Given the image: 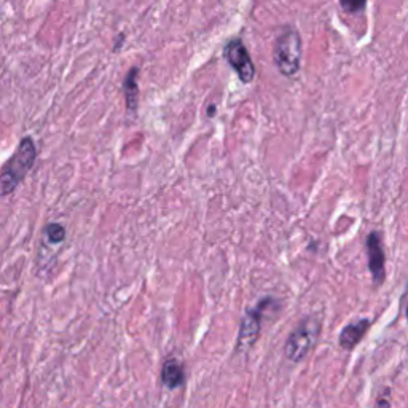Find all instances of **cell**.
<instances>
[{"label": "cell", "instance_id": "obj_1", "mask_svg": "<svg viewBox=\"0 0 408 408\" xmlns=\"http://www.w3.org/2000/svg\"><path fill=\"white\" fill-rule=\"evenodd\" d=\"M35 161V145L31 139H24L19 144L16 153L13 155L10 163L5 166L4 174L0 176V195L6 197L16 189L18 184L26 177V174Z\"/></svg>", "mask_w": 408, "mask_h": 408}, {"label": "cell", "instance_id": "obj_2", "mask_svg": "<svg viewBox=\"0 0 408 408\" xmlns=\"http://www.w3.org/2000/svg\"><path fill=\"white\" fill-rule=\"evenodd\" d=\"M275 64L282 75H295L302 62V38L295 29H286L276 38Z\"/></svg>", "mask_w": 408, "mask_h": 408}, {"label": "cell", "instance_id": "obj_3", "mask_svg": "<svg viewBox=\"0 0 408 408\" xmlns=\"http://www.w3.org/2000/svg\"><path fill=\"white\" fill-rule=\"evenodd\" d=\"M321 330V322L316 317H307L287 338L284 354L292 362H300L314 346Z\"/></svg>", "mask_w": 408, "mask_h": 408}, {"label": "cell", "instance_id": "obj_4", "mask_svg": "<svg viewBox=\"0 0 408 408\" xmlns=\"http://www.w3.org/2000/svg\"><path fill=\"white\" fill-rule=\"evenodd\" d=\"M224 56H225L226 62H228L230 66L236 70L239 80H241L243 83H250L252 80H254L255 67L249 56V51L244 47L243 40H239V38H233V40L226 43L224 48Z\"/></svg>", "mask_w": 408, "mask_h": 408}, {"label": "cell", "instance_id": "obj_5", "mask_svg": "<svg viewBox=\"0 0 408 408\" xmlns=\"http://www.w3.org/2000/svg\"><path fill=\"white\" fill-rule=\"evenodd\" d=\"M270 302L271 299H265L258 303L257 308L248 311V314H246L241 324V332H239L238 336V349H241L243 351V349H248L254 345L255 340L258 338V335H260L262 313Z\"/></svg>", "mask_w": 408, "mask_h": 408}, {"label": "cell", "instance_id": "obj_6", "mask_svg": "<svg viewBox=\"0 0 408 408\" xmlns=\"http://www.w3.org/2000/svg\"><path fill=\"white\" fill-rule=\"evenodd\" d=\"M365 249L368 255V268L373 276V281L381 284L385 281V249L381 243L380 233L372 231L365 241Z\"/></svg>", "mask_w": 408, "mask_h": 408}, {"label": "cell", "instance_id": "obj_7", "mask_svg": "<svg viewBox=\"0 0 408 408\" xmlns=\"http://www.w3.org/2000/svg\"><path fill=\"white\" fill-rule=\"evenodd\" d=\"M372 322L368 319H359L353 324H349L343 332L340 333V345L346 351H351L353 348H355L360 343V340L364 338V335L367 333V330L370 329Z\"/></svg>", "mask_w": 408, "mask_h": 408}, {"label": "cell", "instance_id": "obj_8", "mask_svg": "<svg viewBox=\"0 0 408 408\" xmlns=\"http://www.w3.org/2000/svg\"><path fill=\"white\" fill-rule=\"evenodd\" d=\"M161 380L163 383L174 390V387H179L184 385L185 381V373H184V367L176 359H170L163 365V373H161Z\"/></svg>", "mask_w": 408, "mask_h": 408}, {"label": "cell", "instance_id": "obj_9", "mask_svg": "<svg viewBox=\"0 0 408 408\" xmlns=\"http://www.w3.org/2000/svg\"><path fill=\"white\" fill-rule=\"evenodd\" d=\"M138 69H133L131 74L126 77V82H125V92H126V102H128V107L134 110L136 109V104H138Z\"/></svg>", "mask_w": 408, "mask_h": 408}, {"label": "cell", "instance_id": "obj_10", "mask_svg": "<svg viewBox=\"0 0 408 408\" xmlns=\"http://www.w3.org/2000/svg\"><path fill=\"white\" fill-rule=\"evenodd\" d=\"M64 236H66V231H64V226L60 224H51L47 228V238L50 243L60 244L64 241Z\"/></svg>", "mask_w": 408, "mask_h": 408}, {"label": "cell", "instance_id": "obj_11", "mask_svg": "<svg viewBox=\"0 0 408 408\" xmlns=\"http://www.w3.org/2000/svg\"><path fill=\"white\" fill-rule=\"evenodd\" d=\"M340 5L346 13H359L365 9L367 0H340Z\"/></svg>", "mask_w": 408, "mask_h": 408}, {"label": "cell", "instance_id": "obj_12", "mask_svg": "<svg viewBox=\"0 0 408 408\" xmlns=\"http://www.w3.org/2000/svg\"><path fill=\"white\" fill-rule=\"evenodd\" d=\"M391 405H390V400H387L386 397H381L380 400H378V408H390Z\"/></svg>", "mask_w": 408, "mask_h": 408}, {"label": "cell", "instance_id": "obj_13", "mask_svg": "<svg viewBox=\"0 0 408 408\" xmlns=\"http://www.w3.org/2000/svg\"><path fill=\"white\" fill-rule=\"evenodd\" d=\"M407 321H408V307H407Z\"/></svg>", "mask_w": 408, "mask_h": 408}]
</instances>
